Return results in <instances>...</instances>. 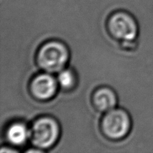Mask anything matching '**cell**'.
Segmentation results:
<instances>
[{"instance_id":"4","label":"cell","mask_w":153,"mask_h":153,"mask_svg":"<svg viewBox=\"0 0 153 153\" xmlns=\"http://www.w3.org/2000/svg\"><path fill=\"white\" fill-rule=\"evenodd\" d=\"M108 28L114 38L125 42L133 40L137 34L136 22L131 16L124 12H118L111 16Z\"/></svg>"},{"instance_id":"3","label":"cell","mask_w":153,"mask_h":153,"mask_svg":"<svg viewBox=\"0 0 153 153\" xmlns=\"http://www.w3.org/2000/svg\"><path fill=\"white\" fill-rule=\"evenodd\" d=\"M131 120L128 114L122 109L108 111L102 120L103 133L111 139H120L128 134Z\"/></svg>"},{"instance_id":"2","label":"cell","mask_w":153,"mask_h":153,"mask_svg":"<svg viewBox=\"0 0 153 153\" xmlns=\"http://www.w3.org/2000/svg\"><path fill=\"white\" fill-rule=\"evenodd\" d=\"M59 134V126L53 118L42 117L33 124L30 137L33 144L37 148L47 149L55 144Z\"/></svg>"},{"instance_id":"6","label":"cell","mask_w":153,"mask_h":153,"mask_svg":"<svg viewBox=\"0 0 153 153\" xmlns=\"http://www.w3.org/2000/svg\"><path fill=\"white\" fill-rule=\"evenodd\" d=\"M116 94L108 88H102L97 90L93 96V102L97 110L109 111L114 108L117 105Z\"/></svg>"},{"instance_id":"7","label":"cell","mask_w":153,"mask_h":153,"mask_svg":"<svg viewBox=\"0 0 153 153\" xmlns=\"http://www.w3.org/2000/svg\"><path fill=\"white\" fill-rule=\"evenodd\" d=\"M29 137L30 131L22 123H15L10 125L6 132L7 140L14 146H22Z\"/></svg>"},{"instance_id":"5","label":"cell","mask_w":153,"mask_h":153,"mask_svg":"<svg viewBox=\"0 0 153 153\" xmlns=\"http://www.w3.org/2000/svg\"><path fill=\"white\" fill-rule=\"evenodd\" d=\"M57 82L48 73L36 76L30 85L31 94L37 100H46L54 97L57 91Z\"/></svg>"},{"instance_id":"1","label":"cell","mask_w":153,"mask_h":153,"mask_svg":"<svg viewBox=\"0 0 153 153\" xmlns=\"http://www.w3.org/2000/svg\"><path fill=\"white\" fill-rule=\"evenodd\" d=\"M68 58V50L63 43L50 41L40 48L37 61L40 68L46 72L56 73L64 70Z\"/></svg>"},{"instance_id":"8","label":"cell","mask_w":153,"mask_h":153,"mask_svg":"<svg viewBox=\"0 0 153 153\" xmlns=\"http://www.w3.org/2000/svg\"><path fill=\"white\" fill-rule=\"evenodd\" d=\"M58 82L61 88H70L76 82V77L70 70H62L58 76Z\"/></svg>"}]
</instances>
